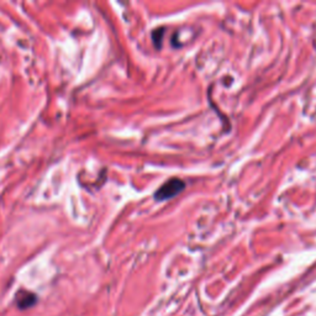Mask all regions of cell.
I'll list each match as a JSON object with an SVG mask.
<instances>
[{
    "instance_id": "7a4b0ae2",
    "label": "cell",
    "mask_w": 316,
    "mask_h": 316,
    "mask_svg": "<svg viewBox=\"0 0 316 316\" xmlns=\"http://www.w3.org/2000/svg\"><path fill=\"white\" fill-rule=\"evenodd\" d=\"M37 298L36 295L29 293V291H20L16 295V304L20 309H28L30 306L35 305Z\"/></svg>"
},
{
    "instance_id": "3957f363",
    "label": "cell",
    "mask_w": 316,
    "mask_h": 316,
    "mask_svg": "<svg viewBox=\"0 0 316 316\" xmlns=\"http://www.w3.org/2000/svg\"><path fill=\"white\" fill-rule=\"evenodd\" d=\"M164 34V29H158V30H156L155 32L152 34V38H153V42H155V45L157 48H159L161 47V45H159V41H161V37L162 35Z\"/></svg>"
},
{
    "instance_id": "6da1fadb",
    "label": "cell",
    "mask_w": 316,
    "mask_h": 316,
    "mask_svg": "<svg viewBox=\"0 0 316 316\" xmlns=\"http://www.w3.org/2000/svg\"><path fill=\"white\" fill-rule=\"evenodd\" d=\"M185 188V183L179 178L168 179L163 185L158 188V190L155 193V199L157 202H163V200L172 199L181 194Z\"/></svg>"
}]
</instances>
